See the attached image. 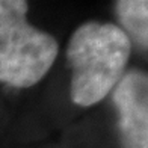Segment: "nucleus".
Listing matches in <instances>:
<instances>
[{
	"label": "nucleus",
	"mask_w": 148,
	"mask_h": 148,
	"mask_svg": "<svg viewBox=\"0 0 148 148\" xmlns=\"http://www.w3.org/2000/svg\"><path fill=\"white\" fill-rule=\"evenodd\" d=\"M130 53L132 41L118 24H80L66 47L71 100L83 107L100 103L124 76Z\"/></svg>",
	"instance_id": "obj_1"
},
{
	"label": "nucleus",
	"mask_w": 148,
	"mask_h": 148,
	"mask_svg": "<svg viewBox=\"0 0 148 148\" xmlns=\"http://www.w3.org/2000/svg\"><path fill=\"white\" fill-rule=\"evenodd\" d=\"M27 0H0V83L30 88L50 71L59 51L55 36L27 21Z\"/></svg>",
	"instance_id": "obj_2"
},
{
	"label": "nucleus",
	"mask_w": 148,
	"mask_h": 148,
	"mask_svg": "<svg viewBox=\"0 0 148 148\" xmlns=\"http://www.w3.org/2000/svg\"><path fill=\"white\" fill-rule=\"evenodd\" d=\"M123 148H148V79L139 70L124 73L112 89Z\"/></svg>",
	"instance_id": "obj_3"
},
{
	"label": "nucleus",
	"mask_w": 148,
	"mask_h": 148,
	"mask_svg": "<svg viewBox=\"0 0 148 148\" xmlns=\"http://www.w3.org/2000/svg\"><path fill=\"white\" fill-rule=\"evenodd\" d=\"M119 27L139 49L148 45V0H116Z\"/></svg>",
	"instance_id": "obj_4"
}]
</instances>
